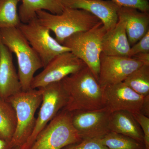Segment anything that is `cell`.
<instances>
[{
  "label": "cell",
  "mask_w": 149,
  "mask_h": 149,
  "mask_svg": "<svg viewBox=\"0 0 149 149\" xmlns=\"http://www.w3.org/2000/svg\"><path fill=\"white\" fill-rule=\"evenodd\" d=\"M82 140L72 125L70 112L62 109L39 133L29 149H61Z\"/></svg>",
  "instance_id": "obj_6"
},
{
  "label": "cell",
  "mask_w": 149,
  "mask_h": 149,
  "mask_svg": "<svg viewBox=\"0 0 149 149\" xmlns=\"http://www.w3.org/2000/svg\"><path fill=\"white\" fill-rule=\"evenodd\" d=\"M118 17L125 22V30L130 47L149 31V12L133 8L119 7Z\"/></svg>",
  "instance_id": "obj_15"
},
{
  "label": "cell",
  "mask_w": 149,
  "mask_h": 149,
  "mask_svg": "<svg viewBox=\"0 0 149 149\" xmlns=\"http://www.w3.org/2000/svg\"><path fill=\"white\" fill-rule=\"evenodd\" d=\"M64 7L89 12L102 22L106 31L113 29L118 20L120 6L110 0H62Z\"/></svg>",
  "instance_id": "obj_13"
},
{
  "label": "cell",
  "mask_w": 149,
  "mask_h": 149,
  "mask_svg": "<svg viewBox=\"0 0 149 149\" xmlns=\"http://www.w3.org/2000/svg\"><path fill=\"white\" fill-rule=\"evenodd\" d=\"M86 66L83 61L71 52L60 54L44 67L42 72L34 76L31 82V89H40L51 83L60 82Z\"/></svg>",
  "instance_id": "obj_9"
},
{
  "label": "cell",
  "mask_w": 149,
  "mask_h": 149,
  "mask_svg": "<svg viewBox=\"0 0 149 149\" xmlns=\"http://www.w3.org/2000/svg\"><path fill=\"white\" fill-rule=\"evenodd\" d=\"M109 127L112 132L122 134L143 144V134L133 114L125 111L111 112Z\"/></svg>",
  "instance_id": "obj_17"
},
{
  "label": "cell",
  "mask_w": 149,
  "mask_h": 149,
  "mask_svg": "<svg viewBox=\"0 0 149 149\" xmlns=\"http://www.w3.org/2000/svg\"><path fill=\"white\" fill-rule=\"evenodd\" d=\"M22 91L13 53L0 41V98L6 100Z\"/></svg>",
  "instance_id": "obj_14"
},
{
  "label": "cell",
  "mask_w": 149,
  "mask_h": 149,
  "mask_svg": "<svg viewBox=\"0 0 149 149\" xmlns=\"http://www.w3.org/2000/svg\"><path fill=\"white\" fill-rule=\"evenodd\" d=\"M36 16L40 24L54 33L56 40L61 45L73 34L88 31L102 22L89 12L68 7H64L60 14L39 10Z\"/></svg>",
  "instance_id": "obj_2"
},
{
  "label": "cell",
  "mask_w": 149,
  "mask_h": 149,
  "mask_svg": "<svg viewBox=\"0 0 149 149\" xmlns=\"http://www.w3.org/2000/svg\"><path fill=\"white\" fill-rule=\"evenodd\" d=\"M13 149H22L21 148H20V147H14V148H13Z\"/></svg>",
  "instance_id": "obj_30"
},
{
  "label": "cell",
  "mask_w": 149,
  "mask_h": 149,
  "mask_svg": "<svg viewBox=\"0 0 149 149\" xmlns=\"http://www.w3.org/2000/svg\"><path fill=\"white\" fill-rule=\"evenodd\" d=\"M61 83L67 96L63 109L71 112L104 107L103 88L88 66L65 77Z\"/></svg>",
  "instance_id": "obj_1"
},
{
  "label": "cell",
  "mask_w": 149,
  "mask_h": 149,
  "mask_svg": "<svg viewBox=\"0 0 149 149\" xmlns=\"http://www.w3.org/2000/svg\"><path fill=\"white\" fill-rule=\"evenodd\" d=\"M42 91V100L38 117L36 118L35 128L22 149H29L39 133L66 105L67 96L60 82L51 83Z\"/></svg>",
  "instance_id": "obj_8"
},
{
  "label": "cell",
  "mask_w": 149,
  "mask_h": 149,
  "mask_svg": "<svg viewBox=\"0 0 149 149\" xmlns=\"http://www.w3.org/2000/svg\"><path fill=\"white\" fill-rule=\"evenodd\" d=\"M19 15L22 23H26L36 17V13L45 10L54 14H60L64 8L62 0H21Z\"/></svg>",
  "instance_id": "obj_18"
},
{
  "label": "cell",
  "mask_w": 149,
  "mask_h": 149,
  "mask_svg": "<svg viewBox=\"0 0 149 149\" xmlns=\"http://www.w3.org/2000/svg\"><path fill=\"white\" fill-rule=\"evenodd\" d=\"M133 115L141 127L143 134L145 149H149V117L140 113H133Z\"/></svg>",
  "instance_id": "obj_24"
},
{
  "label": "cell",
  "mask_w": 149,
  "mask_h": 149,
  "mask_svg": "<svg viewBox=\"0 0 149 149\" xmlns=\"http://www.w3.org/2000/svg\"><path fill=\"white\" fill-rule=\"evenodd\" d=\"M11 142L5 141L0 137V149H13Z\"/></svg>",
  "instance_id": "obj_29"
},
{
  "label": "cell",
  "mask_w": 149,
  "mask_h": 149,
  "mask_svg": "<svg viewBox=\"0 0 149 149\" xmlns=\"http://www.w3.org/2000/svg\"><path fill=\"white\" fill-rule=\"evenodd\" d=\"M19 0H0V29L18 27L21 24L17 6Z\"/></svg>",
  "instance_id": "obj_21"
},
{
  "label": "cell",
  "mask_w": 149,
  "mask_h": 149,
  "mask_svg": "<svg viewBox=\"0 0 149 149\" xmlns=\"http://www.w3.org/2000/svg\"><path fill=\"white\" fill-rule=\"evenodd\" d=\"M15 111L6 100L0 98V137L11 142L16 129Z\"/></svg>",
  "instance_id": "obj_19"
},
{
  "label": "cell",
  "mask_w": 149,
  "mask_h": 149,
  "mask_svg": "<svg viewBox=\"0 0 149 149\" xmlns=\"http://www.w3.org/2000/svg\"><path fill=\"white\" fill-rule=\"evenodd\" d=\"M104 106L111 112L125 111L140 113L144 96L139 95L123 82L103 88Z\"/></svg>",
  "instance_id": "obj_12"
},
{
  "label": "cell",
  "mask_w": 149,
  "mask_h": 149,
  "mask_svg": "<svg viewBox=\"0 0 149 149\" xmlns=\"http://www.w3.org/2000/svg\"><path fill=\"white\" fill-rule=\"evenodd\" d=\"M61 149H109L102 143L100 139H83L66 146Z\"/></svg>",
  "instance_id": "obj_23"
},
{
  "label": "cell",
  "mask_w": 149,
  "mask_h": 149,
  "mask_svg": "<svg viewBox=\"0 0 149 149\" xmlns=\"http://www.w3.org/2000/svg\"><path fill=\"white\" fill-rule=\"evenodd\" d=\"M100 140L109 149H145L143 144L128 136L112 131Z\"/></svg>",
  "instance_id": "obj_22"
},
{
  "label": "cell",
  "mask_w": 149,
  "mask_h": 149,
  "mask_svg": "<svg viewBox=\"0 0 149 149\" xmlns=\"http://www.w3.org/2000/svg\"><path fill=\"white\" fill-rule=\"evenodd\" d=\"M72 125L83 139H101L111 132V112L106 107L95 110L70 112Z\"/></svg>",
  "instance_id": "obj_10"
},
{
  "label": "cell",
  "mask_w": 149,
  "mask_h": 149,
  "mask_svg": "<svg viewBox=\"0 0 149 149\" xmlns=\"http://www.w3.org/2000/svg\"><path fill=\"white\" fill-rule=\"evenodd\" d=\"M130 48L125 21L118 17L115 27L107 31L104 35L102 42V53L106 56L128 57Z\"/></svg>",
  "instance_id": "obj_16"
},
{
  "label": "cell",
  "mask_w": 149,
  "mask_h": 149,
  "mask_svg": "<svg viewBox=\"0 0 149 149\" xmlns=\"http://www.w3.org/2000/svg\"><path fill=\"white\" fill-rule=\"evenodd\" d=\"M140 113L149 117V95L145 96Z\"/></svg>",
  "instance_id": "obj_28"
},
{
  "label": "cell",
  "mask_w": 149,
  "mask_h": 149,
  "mask_svg": "<svg viewBox=\"0 0 149 149\" xmlns=\"http://www.w3.org/2000/svg\"><path fill=\"white\" fill-rule=\"evenodd\" d=\"M42 100L41 89L22 91L7 99L16 114V129L11 141L14 148L22 146L32 134L36 123L35 113Z\"/></svg>",
  "instance_id": "obj_4"
},
{
  "label": "cell",
  "mask_w": 149,
  "mask_h": 149,
  "mask_svg": "<svg viewBox=\"0 0 149 149\" xmlns=\"http://www.w3.org/2000/svg\"><path fill=\"white\" fill-rule=\"evenodd\" d=\"M118 6L133 8L143 12H149V0H110Z\"/></svg>",
  "instance_id": "obj_25"
},
{
  "label": "cell",
  "mask_w": 149,
  "mask_h": 149,
  "mask_svg": "<svg viewBox=\"0 0 149 149\" xmlns=\"http://www.w3.org/2000/svg\"><path fill=\"white\" fill-rule=\"evenodd\" d=\"M133 57L109 56L101 54L98 83L102 88L123 82L133 71L143 65Z\"/></svg>",
  "instance_id": "obj_11"
},
{
  "label": "cell",
  "mask_w": 149,
  "mask_h": 149,
  "mask_svg": "<svg viewBox=\"0 0 149 149\" xmlns=\"http://www.w3.org/2000/svg\"><path fill=\"white\" fill-rule=\"evenodd\" d=\"M123 83L141 95H149V65H143L126 77Z\"/></svg>",
  "instance_id": "obj_20"
},
{
  "label": "cell",
  "mask_w": 149,
  "mask_h": 149,
  "mask_svg": "<svg viewBox=\"0 0 149 149\" xmlns=\"http://www.w3.org/2000/svg\"><path fill=\"white\" fill-rule=\"evenodd\" d=\"M132 57L141 62L143 65H149V53H143L137 54Z\"/></svg>",
  "instance_id": "obj_27"
},
{
  "label": "cell",
  "mask_w": 149,
  "mask_h": 149,
  "mask_svg": "<svg viewBox=\"0 0 149 149\" xmlns=\"http://www.w3.org/2000/svg\"><path fill=\"white\" fill-rule=\"evenodd\" d=\"M106 32L101 22L88 31L73 34L65 39L62 44L85 63L98 81L102 40Z\"/></svg>",
  "instance_id": "obj_5"
},
{
  "label": "cell",
  "mask_w": 149,
  "mask_h": 149,
  "mask_svg": "<svg viewBox=\"0 0 149 149\" xmlns=\"http://www.w3.org/2000/svg\"><path fill=\"white\" fill-rule=\"evenodd\" d=\"M149 53V31L143 37L130 47L128 57H132L137 54Z\"/></svg>",
  "instance_id": "obj_26"
},
{
  "label": "cell",
  "mask_w": 149,
  "mask_h": 149,
  "mask_svg": "<svg viewBox=\"0 0 149 149\" xmlns=\"http://www.w3.org/2000/svg\"><path fill=\"white\" fill-rule=\"evenodd\" d=\"M0 41L16 56L22 91H29L35 72L43 68L40 57L18 27L0 29Z\"/></svg>",
  "instance_id": "obj_3"
},
{
  "label": "cell",
  "mask_w": 149,
  "mask_h": 149,
  "mask_svg": "<svg viewBox=\"0 0 149 149\" xmlns=\"http://www.w3.org/2000/svg\"><path fill=\"white\" fill-rule=\"evenodd\" d=\"M18 28L39 56L43 68L56 56L70 52L52 37L50 31L40 24L37 17L27 23H21Z\"/></svg>",
  "instance_id": "obj_7"
}]
</instances>
